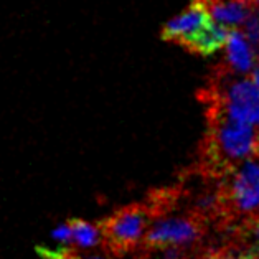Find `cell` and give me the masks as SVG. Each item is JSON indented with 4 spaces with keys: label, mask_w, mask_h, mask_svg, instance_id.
<instances>
[{
    "label": "cell",
    "mask_w": 259,
    "mask_h": 259,
    "mask_svg": "<svg viewBox=\"0 0 259 259\" xmlns=\"http://www.w3.org/2000/svg\"><path fill=\"white\" fill-rule=\"evenodd\" d=\"M152 211L147 203L129 205L116 210L99 223L103 243L114 256H125L131 251L142 248L149 233Z\"/></svg>",
    "instance_id": "1"
},
{
    "label": "cell",
    "mask_w": 259,
    "mask_h": 259,
    "mask_svg": "<svg viewBox=\"0 0 259 259\" xmlns=\"http://www.w3.org/2000/svg\"><path fill=\"white\" fill-rule=\"evenodd\" d=\"M223 192L230 211L248 213L259 208V163L246 160L243 167L223 179Z\"/></svg>",
    "instance_id": "2"
},
{
    "label": "cell",
    "mask_w": 259,
    "mask_h": 259,
    "mask_svg": "<svg viewBox=\"0 0 259 259\" xmlns=\"http://www.w3.org/2000/svg\"><path fill=\"white\" fill-rule=\"evenodd\" d=\"M205 221L190 213L188 217L162 218L155 221L152 228L149 230L142 248H152V246L163 244H180L192 246L201 241L205 235Z\"/></svg>",
    "instance_id": "3"
},
{
    "label": "cell",
    "mask_w": 259,
    "mask_h": 259,
    "mask_svg": "<svg viewBox=\"0 0 259 259\" xmlns=\"http://www.w3.org/2000/svg\"><path fill=\"white\" fill-rule=\"evenodd\" d=\"M211 22V15L208 12L203 0H192L185 12L179 17L172 18L165 27L162 28V40L174 41L185 47L195 35L201 31Z\"/></svg>",
    "instance_id": "4"
},
{
    "label": "cell",
    "mask_w": 259,
    "mask_h": 259,
    "mask_svg": "<svg viewBox=\"0 0 259 259\" xmlns=\"http://www.w3.org/2000/svg\"><path fill=\"white\" fill-rule=\"evenodd\" d=\"M230 36H231V30L228 27H225V25H221V23L210 22L203 30L198 31L190 41H187L183 48H187L188 52L208 56V55H213L223 45H226Z\"/></svg>",
    "instance_id": "5"
},
{
    "label": "cell",
    "mask_w": 259,
    "mask_h": 259,
    "mask_svg": "<svg viewBox=\"0 0 259 259\" xmlns=\"http://www.w3.org/2000/svg\"><path fill=\"white\" fill-rule=\"evenodd\" d=\"M252 45L246 38L244 33L238 30H231V36L226 43V58L230 69L238 73H249L254 66L256 55L252 52Z\"/></svg>",
    "instance_id": "6"
},
{
    "label": "cell",
    "mask_w": 259,
    "mask_h": 259,
    "mask_svg": "<svg viewBox=\"0 0 259 259\" xmlns=\"http://www.w3.org/2000/svg\"><path fill=\"white\" fill-rule=\"evenodd\" d=\"M211 18L217 23L225 25V27H235V25H244L251 15V7L243 2H223V0H203Z\"/></svg>",
    "instance_id": "7"
},
{
    "label": "cell",
    "mask_w": 259,
    "mask_h": 259,
    "mask_svg": "<svg viewBox=\"0 0 259 259\" xmlns=\"http://www.w3.org/2000/svg\"><path fill=\"white\" fill-rule=\"evenodd\" d=\"M69 223L73 230V243L79 248H93L103 241L99 225H91L83 220H71Z\"/></svg>",
    "instance_id": "8"
},
{
    "label": "cell",
    "mask_w": 259,
    "mask_h": 259,
    "mask_svg": "<svg viewBox=\"0 0 259 259\" xmlns=\"http://www.w3.org/2000/svg\"><path fill=\"white\" fill-rule=\"evenodd\" d=\"M244 36L249 40L251 45H257L259 43V18L251 14L248 17V20L244 22Z\"/></svg>",
    "instance_id": "9"
},
{
    "label": "cell",
    "mask_w": 259,
    "mask_h": 259,
    "mask_svg": "<svg viewBox=\"0 0 259 259\" xmlns=\"http://www.w3.org/2000/svg\"><path fill=\"white\" fill-rule=\"evenodd\" d=\"M53 238L61 241L63 244H71L73 243V230H71V223H63L58 228L53 231Z\"/></svg>",
    "instance_id": "10"
},
{
    "label": "cell",
    "mask_w": 259,
    "mask_h": 259,
    "mask_svg": "<svg viewBox=\"0 0 259 259\" xmlns=\"http://www.w3.org/2000/svg\"><path fill=\"white\" fill-rule=\"evenodd\" d=\"M238 2L248 4V5H249V7H251V5H254V4H256V0H238Z\"/></svg>",
    "instance_id": "11"
},
{
    "label": "cell",
    "mask_w": 259,
    "mask_h": 259,
    "mask_svg": "<svg viewBox=\"0 0 259 259\" xmlns=\"http://www.w3.org/2000/svg\"><path fill=\"white\" fill-rule=\"evenodd\" d=\"M81 259V257H79ZM88 259H104V257H99V256H93V257H88Z\"/></svg>",
    "instance_id": "12"
}]
</instances>
